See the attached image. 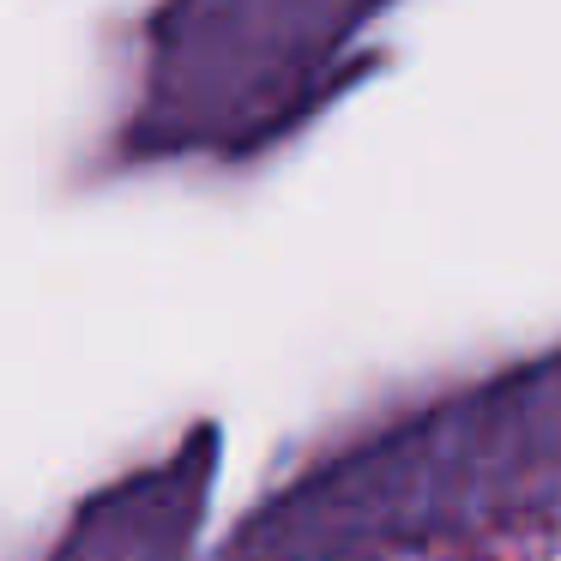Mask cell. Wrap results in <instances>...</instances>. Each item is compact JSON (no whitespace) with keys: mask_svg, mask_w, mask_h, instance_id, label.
<instances>
[]
</instances>
